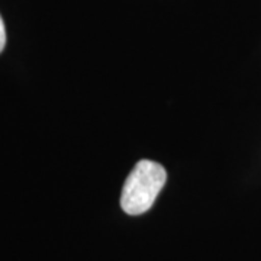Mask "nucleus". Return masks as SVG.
Returning <instances> with one entry per match:
<instances>
[{"label":"nucleus","instance_id":"nucleus-1","mask_svg":"<svg viewBox=\"0 0 261 261\" xmlns=\"http://www.w3.org/2000/svg\"><path fill=\"white\" fill-rule=\"evenodd\" d=\"M166 181L167 171L161 164L141 160L125 180L121 195L122 211L132 216L148 212Z\"/></svg>","mask_w":261,"mask_h":261},{"label":"nucleus","instance_id":"nucleus-2","mask_svg":"<svg viewBox=\"0 0 261 261\" xmlns=\"http://www.w3.org/2000/svg\"><path fill=\"white\" fill-rule=\"evenodd\" d=\"M5 45H6V29H5L3 19L0 16V53L5 49Z\"/></svg>","mask_w":261,"mask_h":261}]
</instances>
